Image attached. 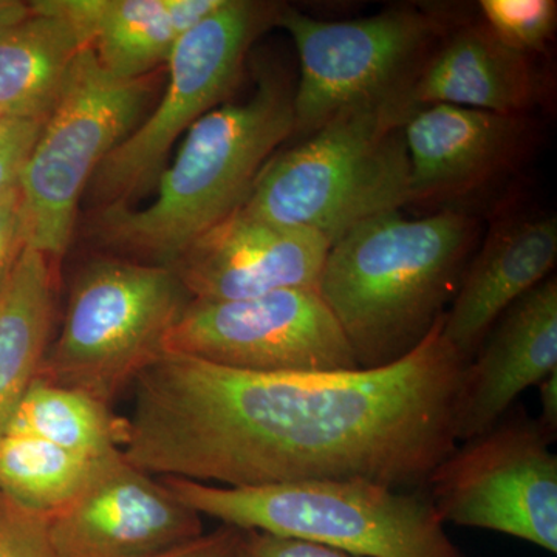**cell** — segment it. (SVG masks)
<instances>
[{
    "label": "cell",
    "mask_w": 557,
    "mask_h": 557,
    "mask_svg": "<svg viewBox=\"0 0 557 557\" xmlns=\"http://www.w3.org/2000/svg\"><path fill=\"white\" fill-rule=\"evenodd\" d=\"M160 479L183 504L222 525L304 539L355 557H467L426 490L359 480L219 486Z\"/></svg>",
    "instance_id": "obj_5"
},
{
    "label": "cell",
    "mask_w": 557,
    "mask_h": 557,
    "mask_svg": "<svg viewBox=\"0 0 557 557\" xmlns=\"http://www.w3.org/2000/svg\"><path fill=\"white\" fill-rule=\"evenodd\" d=\"M443 314L408 357L379 369L263 373L164 354L135 380L123 456L156 478L219 486L359 480L424 490L456 448L467 362Z\"/></svg>",
    "instance_id": "obj_1"
},
{
    "label": "cell",
    "mask_w": 557,
    "mask_h": 557,
    "mask_svg": "<svg viewBox=\"0 0 557 557\" xmlns=\"http://www.w3.org/2000/svg\"><path fill=\"white\" fill-rule=\"evenodd\" d=\"M528 119L448 104L413 110L403 124L410 205L467 200L508 177L533 143Z\"/></svg>",
    "instance_id": "obj_13"
},
{
    "label": "cell",
    "mask_w": 557,
    "mask_h": 557,
    "mask_svg": "<svg viewBox=\"0 0 557 557\" xmlns=\"http://www.w3.org/2000/svg\"><path fill=\"white\" fill-rule=\"evenodd\" d=\"M478 219L443 209L423 219L387 212L329 249L319 281L361 369L416 350L453 302L478 247Z\"/></svg>",
    "instance_id": "obj_2"
},
{
    "label": "cell",
    "mask_w": 557,
    "mask_h": 557,
    "mask_svg": "<svg viewBox=\"0 0 557 557\" xmlns=\"http://www.w3.org/2000/svg\"><path fill=\"white\" fill-rule=\"evenodd\" d=\"M523 406L465 440L429 475L443 523L479 528L557 553V456Z\"/></svg>",
    "instance_id": "obj_10"
},
{
    "label": "cell",
    "mask_w": 557,
    "mask_h": 557,
    "mask_svg": "<svg viewBox=\"0 0 557 557\" xmlns=\"http://www.w3.org/2000/svg\"><path fill=\"white\" fill-rule=\"evenodd\" d=\"M399 102L348 110L273 157L242 212L322 234L330 247L359 223L410 205V174Z\"/></svg>",
    "instance_id": "obj_4"
},
{
    "label": "cell",
    "mask_w": 557,
    "mask_h": 557,
    "mask_svg": "<svg viewBox=\"0 0 557 557\" xmlns=\"http://www.w3.org/2000/svg\"><path fill=\"white\" fill-rule=\"evenodd\" d=\"M556 260L555 215L520 212L498 219L469 260L443 318V339L468 364L498 318L552 276Z\"/></svg>",
    "instance_id": "obj_16"
},
{
    "label": "cell",
    "mask_w": 557,
    "mask_h": 557,
    "mask_svg": "<svg viewBox=\"0 0 557 557\" xmlns=\"http://www.w3.org/2000/svg\"><path fill=\"white\" fill-rule=\"evenodd\" d=\"M42 124L39 121L0 120V196L20 185L21 172Z\"/></svg>",
    "instance_id": "obj_25"
},
{
    "label": "cell",
    "mask_w": 557,
    "mask_h": 557,
    "mask_svg": "<svg viewBox=\"0 0 557 557\" xmlns=\"http://www.w3.org/2000/svg\"><path fill=\"white\" fill-rule=\"evenodd\" d=\"M292 135L295 87L262 73L247 101L212 109L190 127L149 207L102 208L95 231L110 247L171 267L244 207L260 171Z\"/></svg>",
    "instance_id": "obj_3"
},
{
    "label": "cell",
    "mask_w": 557,
    "mask_h": 557,
    "mask_svg": "<svg viewBox=\"0 0 557 557\" xmlns=\"http://www.w3.org/2000/svg\"><path fill=\"white\" fill-rule=\"evenodd\" d=\"M124 429V418L100 399L36 376L3 434L30 435L79 456L104 458L123 448Z\"/></svg>",
    "instance_id": "obj_21"
},
{
    "label": "cell",
    "mask_w": 557,
    "mask_h": 557,
    "mask_svg": "<svg viewBox=\"0 0 557 557\" xmlns=\"http://www.w3.org/2000/svg\"><path fill=\"white\" fill-rule=\"evenodd\" d=\"M556 370L557 278L549 276L498 318L465 368L454 410L457 442L493 428Z\"/></svg>",
    "instance_id": "obj_15"
},
{
    "label": "cell",
    "mask_w": 557,
    "mask_h": 557,
    "mask_svg": "<svg viewBox=\"0 0 557 557\" xmlns=\"http://www.w3.org/2000/svg\"><path fill=\"white\" fill-rule=\"evenodd\" d=\"M482 20L509 49L536 58L555 39V0H482Z\"/></svg>",
    "instance_id": "obj_23"
},
{
    "label": "cell",
    "mask_w": 557,
    "mask_h": 557,
    "mask_svg": "<svg viewBox=\"0 0 557 557\" xmlns=\"http://www.w3.org/2000/svg\"><path fill=\"white\" fill-rule=\"evenodd\" d=\"M237 557H355L339 549L304 541V539L277 536L256 530H240L239 556Z\"/></svg>",
    "instance_id": "obj_26"
},
{
    "label": "cell",
    "mask_w": 557,
    "mask_h": 557,
    "mask_svg": "<svg viewBox=\"0 0 557 557\" xmlns=\"http://www.w3.org/2000/svg\"><path fill=\"white\" fill-rule=\"evenodd\" d=\"M203 534L199 512L134 467L123 450L102 461L89 485L50 515L60 557H150Z\"/></svg>",
    "instance_id": "obj_12"
},
{
    "label": "cell",
    "mask_w": 557,
    "mask_h": 557,
    "mask_svg": "<svg viewBox=\"0 0 557 557\" xmlns=\"http://www.w3.org/2000/svg\"><path fill=\"white\" fill-rule=\"evenodd\" d=\"M164 354L263 373L361 369L343 329L314 289H281L239 300H190Z\"/></svg>",
    "instance_id": "obj_11"
},
{
    "label": "cell",
    "mask_w": 557,
    "mask_h": 557,
    "mask_svg": "<svg viewBox=\"0 0 557 557\" xmlns=\"http://www.w3.org/2000/svg\"><path fill=\"white\" fill-rule=\"evenodd\" d=\"M239 541V528L222 525L212 533L200 534L150 557H237Z\"/></svg>",
    "instance_id": "obj_28"
},
{
    "label": "cell",
    "mask_w": 557,
    "mask_h": 557,
    "mask_svg": "<svg viewBox=\"0 0 557 557\" xmlns=\"http://www.w3.org/2000/svg\"><path fill=\"white\" fill-rule=\"evenodd\" d=\"M148 81L119 79L86 47L20 177L25 247L61 258L72 239L84 189L102 160L134 129Z\"/></svg>",
    "instance_id": "obj_8"
},
{
    "label": "cell",
    "mask_w": 557,
    "mask_h": 557,
    "mask_svg": "<svg viewBox=\"0 0 557 557\" xmlns=\"http://www.w3.org/2000/svg\"><path fill=\"white\" fill-rule=\"evenodd\" d=\"M456 20L440 9L398 7L354 21H322L282 7L276 25L295 42V134L322 126L366 106L399 102Z\"/></svg>",
    "instance_id": "obj_7"
},
{
    "label": "cell",
    "mask_w": 557,
    "mask_h": 557,
    "mask_svg": "<svg viewBox=\"0 0 557 557\" xmlns=\"http://www.w3.org/2000/svg\"><path fill=\"white\" fill-rule=\"evenodd\" d=\"M30 7L24 21L0 30V119L44 123L87 44L53 0Z\"/></svg>",
    "instance_id": "obj_19"
},
{
    "label": "cell",
    "mask_w": 557,
    "mask_h": 557,
    "mask_svg": "<svg viewBox=\"0 0 557 557\" xmlns=\"http://www.w3.org/2000/svg\"><path fill=\"white\" fill-rule=\"evenodd\" d=\"M0 120H2V119H0Z\"/></svg>",
    "instance_id": "obj_31"
},
{
    "label": "cell",
    "mask_w": 557,
    "mask_h": 557,
    "mask_svg": "<svg viewBox=\"0 0 557 557\" xmlns=\"http://www.w3.org/2000/svg\"><path fill=\"white\" fill-rule=\"evenodd\" d=\"M329 249L322 234L251 218L239 209L171 267L190 300H239L281 289L319 292Z\"/></svg>",
    "instance_id": "obj_14"
},
{
    "label": "cell",
    "mask_w": 557,
    "mask_h": 557,
    "mask_svg": "<svg viewBox=\"0 0 557 557\" xmlns=\"http://www.w3.org/2000/svg\"><path fill=\"white\" fill-rule=\"evenodd\" d=\"M0 557H60L50 537V515L0 493Z\"/></svg>",
    "instance_id": "obj_24"
},
{
    "label": "cell",
    "mask_w": 557,
    "mask_h": 557,
    "mask_svg": "<svg viewBox=\"0 0 557 557\" xmlns=\"http://www.w3.org/2000/svg\"><path fill=\"white\" fill-rule=\"evenodd\" d=\"M50 258L30 247L0 287V435L38 376L50 346L54 278Z\"/></svg>",
    "instance_id": "obj_20"
},
{
    "label": "cell",
    "mask_w": 557,
    "mask_h": 557,
    "mask_svg": "<svg viewBox=\"0 0 557 557\" xmlns=\"http://www.w3.org/2000/svg\"><path fill=\"white\" fill-rule=\"evenodd\" d=\"M30 13V3L20 2V0H0V30L24 21Z\"/></svg>",
    "instance_id": "obj_30"
},
{
    "label": "cell",
    "mask_w": 557,
    "mask_h": 557,
    "mask_svg": "<svg viewBox=\"0 0 557 557\" xmlns=\"http://www.w3.org/2000/svg\"><path fill=\"white\" fill-rule=\"evenodd\" d=\"M542 95L534 58L509 49L485 21L450 25L424 62L408 98L409 109L448 104L504 115H528Z\"/></svg>",
    "instance_id": "obj_17"
},
{
    "label": "cell",
    "mask_w": 557,
    "mask_h": 557,
    "mask_svg": "<svg viewBox=\"0 0 557 557\" xmlns=\"http://www.w3.org/2000/svg\"><path fill=\"white\" fill-rule=\"evenodd\" d=\"M282 7L251 0H223L172 50L164 97L148 120L102 160L90 180L95 199L126 207L159 180L180 135L220 104L237 86L251 44L276 25Z\"/></svg>",
    "instance_id": "obj_9"
},
{
    "label": "cell",
    "mask_w": 557,
    "mask_h": 557,
    "mask_svg": "<svg viewBox=\"0 0 557 557\" xmlns=\"http://www.w3.org/2000/svg\"><path fill=\"white\" fill-rule=\"evenodd\" d=\"M119 79L146 78L168 64L180 39L223 0H53Z\"/></svg>",
    "instance_id": "obj_18"
},
{
    "label": "cell",
    "mask_w": 557,
    "mask_h": 557,
    "mask_svg": "<svg viewBox=\"0 0 557 557\" xmlns=\"http://www.w3.org/2000/svg\"><path fill=\"white\" fill-rule=\"evenodd\" d=\"M25 247L20 186L0 196V287Z\"/></svg>",
    "instance_id": "obj_27"
},
{
    "label": "cell",
    "mask_w": 557,
    "mask_h": 557,
    "mask_svg": "<svg viewBox=\"0 0 557 557\" xmlns=\"http://www.w3.org/2000/svg\"><path fill=\"white\" fill-rule=\"evenodd\" d=\"M537 387L541 412L536 421L545 437L555 443L557 438V370L542 380Z\"/></svg>",
    "instance_id": "obj_29"
},
{
    "label": "cell",
    "mask_w": 557,
    "mask_h": 557,
    "mask_svg": "<svg viewBox=\"0 0 557 557\" xmlns=\"http://www.w3.org/2000/svg\"><path fill=\"white\" fill-rule=\"evenodd\" d=\"M190 302L172 267L101 260L81 274L38 379L110 406L164 355Z\"/></svg>",
    "instance_id": "obj_6"
},
{
    "label": "cell",
    "mask_w": 557,
    "mask_h": 557,
    "mask_svg": "<svg viewBox=\"0 0 557 557\" xmlns=\"http://www.w3.org/2000/svg\"><path fill=\"white\" fill-rule=\"evenodd\" d=\"M108 457H84L46 440L5 432L0 435V493L53 515L79 496Z\"/></svg>",
    "instance_id": "obj_22"
}]
</instances>
